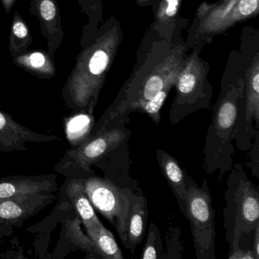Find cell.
<instances>
[{
    "label": "cell",
    "instance_id": "22",
    "mask_svg": "<svg viewBox=\"0 0 259 259\" xmlns=\"http://www.w3.org/2000/svg\"><path fill=\"white\" fill-rule=\"evenodd\" d=\"M33 38L26 22L18 12H15L10 35V50L12 57L23 55L32 44Z\"/></svg>",
    "mask_w": 259,
    "mask_h": 259
},
{
    "label": "cell",
    "instance_id": "21",
    "mask_svg": "<svg viewBox=\"0 0 259 259\" xmlns=\"http://www.w3.org/2000/svg\"><path fill=\"white\" fill-rule=\"evenodd\" d=\"M86 232L95 245L100 258H125L113 233L107 230L104 224L92 230H86Z\"/></svg>",
    "mask_w": 259,
    "mask_h": 259
},
{
    "label": "cell",
    "instance_id": "15",
    "mask_svg": "<svg viewBox=\"0 0 259 259\" xmlns=\"http://www.w3.org/2000/svg\"><path fill=\"white\" fill-rule=\"evenodd\" d=\"M57 190L56 174L16 175L0 178V199L40 192L55 193Z\"/></svg>",
    "mask_w": 259,
    "mask_h": 259
},
{
    "label": "cell",
    "instance_id": "11",
    "mask_svg": "<svg viewBox=\"0 0 259 259\" xmlns=\"http://www.w3.org/2000/svg\"><path fill=\"white\" fill-rule=\"evenodd\" d=\"M55 193L28 194L0 199V226L22 227L55 200Z\"/></svg>",
    "mask_w": 259,
    "mask_h": 259
},
{
    "label": "cell",
    "instance_id": "3",
    "mask_svg": "<svg viewBox=\"0 0 259 259\" xmlns=\"http://www.w3.org/2000/svg\"><path fill=\"white\" fill-rule=\"evenodd\" d=\"M122 40L120 22L112 16L83 47L62 92L65 104L74 113L93 114Z\"/></svg>",
    "mask_w": 259,
    "mask_h": 259
},
{
    "label": "cell",
    "instance_id": "19",
    "mask_svg": "<svg viewBox=\"0 0 259 259\" xmlns=\"http://www.w3.org/2000/svg\"><path fill=\"white\" fill-rule=\"evenodd\" d=\"M13 63L21 69L40 78L49 79L56 75L54 58L48 53L43 51L25 53L23 55L13 57Z\"/></svg>",
    "mask_w": 259,
    "mask_h": 259
},
{
    "label": "cell",
    "instance_id": "23",
    "mask_svg": "<svg viewBox=\"0 0 259 259\" xmlns=\"http://www.w3.org/2000/svg\"><path fill=\"white\" fill-rule=\"evenodd\" d=\"M89 22L83 30L81 45L85 46L98 32L103 22L102 0H77Z\"/></svg>",
    "mask_w": 259,
    "mask_h": 259
},
{
    "label": "cell",
    "instance_id": "12",
    "mask_svg": "<svg viewBox=\"0 0 259 259\" xmlns=\"http://www.w3.org/2000/svg\"><path fill=\"white\" fill-rule=\"evenodd\" d=\"M60 140L51 135L29 130L15 120L10 114L0 110V152L25 151L31 143H49Z\"/></svg>",
    "mask_w": 259,
    "mask_h": 259
},
{
    "label": "cell",
    "instance_id": "26",
    "mask_svg": "<svg viewBox=\"0 0 259 259\" xmlns=\"http://www.w3.org/2000/svg\"><path fill=\"white\" fill-rule=\"evenodd\" d=\"M163 249L161 234L158 227L154 223L151 222L141 257L142 259L162 258Z\"/></svg>",
    "mask_w": 259,
    "mask_h": 259
},
{
    "label": "cell",
    "instance_id": "4",
    "mask_svg": "<svg viewBox=\"0 0 259 259\" xmlns=\"http://www.w3.org/2000/svg\"><path fill=\"white\" fill-rule=\"evenodd\" d=\"M224 198V228L231 251L240 247L242 236L253 233L259 224L258 189L251 183L241 163H235L230 169Z\"/></svg>",
    "mask_w": 259,
    "mask_h": 259
},
{
    "label": "cell",
    "instance_id": "18",
    "mask_svg": "<svg viewBox=\"0 0 259 259\" xmlns=\"http://www.w3.org/2000/svg\"><path fill=\"white\" fill-rule=\"evenodd\" d=\"M66 194L86 230L103 225L95 212V207L86 195L81 178L74 177L68 181Z\"/></svg>",
    "mask_w": 259,
    "mask_h": 259
},
{
    "label": "cell",
    "instance_id": "25",
    "mask_svg": "<svg viewBox=\"0 0 259 259\" xmlns=\"http://www.w3.org/2000/svg\"><path fill=\"white\" fill-rule=\"evenodd\" d=\"M174 84H169L163 88L158 94L155 95L152 99L146 102L142 103L134 109V112L146 113L153 122L156 124H160L161 120L160 110L164 104L165 101L167 98L169 92L174 88Z\"/></svg>",
    "mask_w": 259,
    "mask_h": 259
},
{
    "label": "cell",
    "instance_id": "9",
    "mask_svg": "<svg viewBox=\"0 0 259 259\" xmlns=\"http://www.w3.org/2000/svg\"><path fill=\"white\" fill-rule=\"evenodd\" d=\"M130 134V130L124 125L96 133L84 143L67 150L55 169L58 172H64L68 169H81L92 174L91 166L117 148Z\"/></svg>",
    "mask_w": 259,
    "mask_h": 259
},
{
    "label": "cell",
    "instance_id": "30",
    "mask_svg": "<svg viewBox=\"0 0 259 259\" xmlns=\"http://www.w3.org/2000/svg\"><path fill=\"white\" fill-rule=\"evenodd\" d=\"M251 250L255 254L256 258L259 259V224L253 231V248Z\"/></svg>",
    "mask_w": 259,
    "mask_h": 259
},
{
    "label": "cell",
    "instance_id": "33",
    "mask_svg": "<svg viewBox=\"0 0 259 259\" xmlns=\"http://www.w3.org/2000/svg\"><path fill=\"white\" fill-rule=\"evenodd\" d=\"M155 0H136L138 7L145 8V7H152Z\"/></svg>",
    "mask_w": 259,
    "mask_h": 259
},
{
    "label": "cell",
    "instance_id": "29",
    "mask_svg": "<svg viewBox=\"0 0 259 259\" xmlns=\"http://www.w3.org/2000/svg\"><path fill=\"white\" fill-rule=\"evenodd\" d=\"M228 259H257L255 254L253 252L252 250L242 249L241 247L233 250V251H229Z\"/></svg>",
    "mask_w": 259,
    "mask_h": 259
},
{
    "label": "cell",
    "instance_id": "7",
    "mask_svg": "<svg viewBox=\"0 0 259 259\" xmlns=\"http://www.w3.org/2000/svg\"><path fill=\"white\" fill-rule=\"evenodd\" d=\"M81 180L93 207L113 226L127 248V224L132 191L119 188L108 179L95 176L81 178Z\"/></svg>",
    "mask_w": 259,
    "mask_h": 259
},
{
    "label": "cell",
    "instance_id": "28",
    "mask_svg": "<svg viewBox=\"0 0 259 259\" xmlns=\"http://www.w3.org/2000/svg\"><path fill=\"white\" fill-rule=\"evenodd\" d=\"M248 160L246 166L249 168L252 172V175L255 178H259V130L254 132V137L251 142V148L248 150Z\"/></svg>",
    "mask_w": 259,
    "mask_h": 259
},
{
    "label": "cell",
    "instance_id": "16",
    "mask_svg": "<svg viewBox=\"0 0 259 259\" xmlns=\"http://www.w3.org/2000/svg\"><path fill=\"white\" fill-rule=\"evenodd\" d=\"M156 159L163 177L177 198L180 210L186 216V198L189 176L180 166L178 160L164 150H157Z\"/></svg>",
    "mask_w": 259,
    "mask_h": 259
},
{
    "label": "cell",
    "instance_id": "14",
    "mask_svg": "<svg viewBox=\"0 0 259 259\" xmlns=\"http://www.w3.org/2000/svg\"><path fill=\"white\" fill-rule=\"evenodd\" d=\"M29 11L40 21L42 35L48 40V54L54 59L64 38L57 0H31Z\"/></svg>",
    "mask_w": 259,
    "mask_h": 259
},
{
    "label": "cell",
    "instance_id": "6",
    "mask_svg": "<svg viewBox=\"0 0 259 259\" xmlns=\"http://www.w3.org/2000/svg\"><path fill=\"white\" fill-rule=\"evenodd\" d=\"M186 207L197 258H216L215 212L207 180L198 186L189 177Z\"/></svg>",
    "mask_w": 259,
    "mask_h": 259
},
{
    "label": "cell",
    "instance_id": "2",
    "mask_svg": "<svg viewBox=\"0 0 259 259\" xmlns=\"http://www.w3.org/2000/svg\"><path fill=\"white\" fill-rule=\"evenodd\" d=\"M239 50H233L229 56L204 142L203 169L209 175L218 171L219 180L233 167L238 105L243 94L245 71L259 51V40L251 34H242Z\"/></svg>",
    "mask_w": 259,
    "mask_h": 259
},
{
    "label": "cell",
    "instance_id": "17",
    "mask_svg": "<svg viewBox=\"0 0 259 259\" xmlns=\"http://www.w3.org/2000/svg\"><path fill=\"white\" fill-rule=\"evenodd\" d=\"M148 203L142 195L130 194V207L127 224V249L135 252L136 247L142 243L146 232L148 221Z\"/></svg>",
    "mask_w": 259,
    "mask_h": 259
},
{
    "label": "cell",
    "instance_id": "8",
    "mask_svg": "<svg viewBox=\"0 0 259 259\" xmlns=\"http://www.w3.org/2000/svg\"><path fill=\"white\" fill-rule=\"evenodd\" d=\"M238 0H218L209 4L204 1L195 12L193 22L188 31L186 49L211 44L217 36L236 25L234 9Z\"/></svg>",
    "mask_w": 259,
    "mask_h": 259
},
{
    "label": "cell",
    "instance_id": "32",
    "mask_svg": "<svg viewBox=\"0 0 259 259\" xmlns=\"http://www.w3.org/2000/svg\"><path fill=\"white\" fill-rule=\"evenodd\" d=\"M0 1H1V4H2L6 13L8 14L11 12L13 7H14L16 0H0Z\"/></svg>",
    "mask_w": 259,
    "mask_h": 259
},
{
    "label": "cell",
    "instance_id": "10",
    "mask_svg": "<svg viewBox=\"0 0 259 259\" xmlns=\"http://www.w3.org/2000/svg\"><path fill=\"white\" fill-rule=\"evenodd\" d=\"M256 130H259V51L245 71L243 94L238 105L234 141L239 150H249Z\"/></svg>",
    "mask_w": 259,
    "mask_h": 259
},
{
    "label": "cell",
    "instance_id": "13",
    "mask_svg": "<svg viewBox=\"0 0 259 259\" xmlns=\"http://www.w3.org/2000/svg\"><path fill=\"white\" fill-rule=\"evenodd\" d=\"M183 0H155L152 10L154 19L150 27L160 38L169 43L181 40L182 32L189 20L182 17L180 9Z\"/></svg>",
    "mask_w": 259,
    "mask_h": 259
},
{
    "label": "cell",
    "instance_id": "20",
    "mask_svg": "<svg viewBox=\"0 0 259 259\" xmlns=\"http://www.w3.org/2000/svg\"><path fill=\"white\" fill-rule=\"evenodd\" d=\"M94 126L93 114L75 113L65 119V131L66 139L72 147L84 143L92 136Z\"/></svg>",
    "mask_w": 259,
    "mask_h": 259
},
{
    "label": "cell",
    "instance_id": "1",
    "mask_svg": "<svg viewBox=\"0 0 259 259\" xmlns=\"http://www.w3.org/2000/svg\"><path fill=\"white\" fill-rule=\"evenodd\" d=\"M187 53L183 38L169 43L148 27L138 48L130 76L111 105L94 125L92 136L125 125L130 121L128 115L137 106L152 99L167 84H174Z\"/></svg>",
    "mask_w": 259,
    "mask_h": 259
},
{
    "label": "cell",
    "instance_id": "5",
    "mask_svg": "<svg viewBox=\"0 0 259 259\" xmlns=\"http://www.w3.org/2000/svg\"><path fill=\"white\" fill-rule=\"evenodd\" d=\"M203 47L192 48L183 60L176 76V95L169 113V122L175 125L186 116L201 110H210L213 89L208 81L209 63L201 59Z\"/></svg>",
    "mask_w": 259,
    "mask_h": 259
},
{
    "label": "cell",
    "instance_id": "24",
    "mask_svg": "<svg viewBox=\"0 0 259 259\" xmlns=\"http://www.w3.org/2000/svg\"><path fill=\"white\" fill-rule=\"evenodd\" d=\"M81 221L78 216L72 220H68L66 224V237L72 245L87 254L89 258H100L98 251L92 241L81 229Z\"/></svg>",
    "mask_w": 259,
    "mask_h": 259
},
{
    "label": "cell",
    "instance_id": "31",
    "mask_svg": "<svg viewBox=\"0 0 259 259\" xmlns=\"http://www.w3.org/2000/svg\"><path fill=\"white\" fill-rule=\"evenodd\" d=\"M14 227L11 226H0V244L2 243L4 238L11 236L14 231Z\"/></svg>",
    "mask_w": 259,
    "mask_h": 259
},
{
    "label": "cell",
    "instance_id": "27",
    "mask_svg": "<svg viewBox=\"0 0 259 259\" xmlns=\"http://www.w3.org/2000/svg\"><path fill=\"white\" fill-rule=\"evenodd\" d=\"M259 13V0H238L234 9L236 23L252 19Z\"/></svg>",
    "mask_w": 259,
    "mask_h": 259
}]
</instances>
